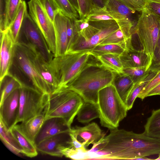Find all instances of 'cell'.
<instances>
[{
  "label": "cell",
  "instance_id": "cell-1",
  "mask_svg": "<svg viewBox=\"0 0 160 160\" xmlns=\"http://www.w3.org/2000/svg\"><path fill=\"white\" fill-rule=\"evenodd\" d=\"M104 138L105 159L136 160L160 153V139L118 128Z\"/></svg>",
  "mask_w": 160,
  "mask_h": 160
},
{
  "label": "cell",
  "instance_id": "cell-2",
  "mask_svg": "<svg viewBox=\"0 0 160 160\" xmlns=\"http://www.w3.org/2000/svg\"><path fill=\"white\" fill-rule=\"evenodd\" d=\"M113 77V72L100 61L89 62L88 59L79 73L64 88L76 92L84 102L97 105L99 91L112 84Z\"/></svg>",
  "mask_w": 160,
  "mask_h": 160
},
{
  "label": "cell",
  "instance_id": "cell-3",
  "mask_svg": "<svg viewBox=\"0 0 160 160\" xmlns=\"http://www.w3.org/2000/svg\"><path fill=\"white\" fill-rule=\"evenodd\" d=\"M8 74L17 79L22 87L33 88L44 94L52 93L48 85L35 68L29 48L23 43H15L13 59Z\"/></svg>",
  "mask_w": 160,
  "mask_h": 160
},
{
  "label": "cell",
  "instance_id": "cell-4",
  "mask_svg": "<svg viewBox=\"0 0 160 160\" xmlns=\"http://www.w3.org/2000/svg\"><path fill=\"white\" fill-rule=\"evenodd\" d=\"M97 105L101 125L110 130L118 128L127 116V107L112 84L99 90Z\"/></svg>",
  "mask_w": 160,
  "mask_h": 160
},
{
  "label": "cell",
  "instance_id": "cell-5",
  "mask_svg": "<svg viewBox=\"0 0 160 160\" xmlns=\"http://www.w3.org/2000/svg\"><path fill=\"white\" fill-rule=\"evenodd\" d=\"M91 55L88 51H73L53 57L49 65L58 83L56 91L65 88L78 75Z\"/></svg>",
  "mask_w": 160,
  "mask_h": 160
},
{
  "label": "cell",
  "instance_id": "cell-6",
  "mask_svg": "<svg viewBox=\"0 0 160 160\" xmlns=\"http://www.w3.org/2000/svg\"><path fill=\"white\" fill-rule=\"evenodd\" d=\"M83 102L82 97L72 90L63 88L56 91L49 95L45 119L53 117L62 118L71 127Z\"/></svg>",
  "mask_w": 160,
  "mask_h": 160
},
{
  "label": "cell",
  "instance_id": "cell-7",
  "mask_svg": "<svg viewBox=\"0 0 160 160\" xmlns=\"http://www.w3.org/2000/svg\"><path fill=\"white\" fill-rule=\"evenodd\" d=\"M160 28V17L144 8L133 29L144 50L152 58Z\"/></svg>",
  "mask_w": 160,
  "mask_h": 160
},
{
  "label": "cell",
  "instance_id": "cell-8",
  "mask_svg": "<svg viewBox=\"0 0 160 160\" xmlns=\"http://www.w3.org/2000/svg\"><path fill=\"white\" fill-rule=\"evenodd\" d=\"M20 90L17 123L27 121L42 112L48 105L50 95L32 88L22 87Z\"/></svg>",
  "mask_w": 160,
  "mask_h": 160
},
{
  "label": "cell",
  "instance_id": "cell-9",
  "mask_svg": "<svg viewBox=\"0 0 160 160\" xmlns=\"http://www.w3.org/2000/svg\"><path fill=\"white\" fill-rule=\"evenodd\" d=\"M17 42L33 47L48 63L54 57L41 32L28 12L23 18Z\"/></svg>",
  "mask_w": 160,
  "mask_h": 160
},
{
  "label": "cell",
  "instance_id": "cell-10",
  "mask_svg": "<svg viewBox=\"0 0 160 160\" xmlns=\"http://www.w3.org/2000/svg\"><path fill=\"white\" fill-rule=\"evenodd\" d=\"M29 14L43 35L51 52L54 55L56 50L55 31L51 21L39 0L28 2Z\"/></svg>",
  "mask_w": 160,
  "mask_h": 160
},
{
  "label": "cell",
  "instance_id": "cell-11",
  "mask_svg": "<svg viewBox=\"0 0 160 160\" xmlns=\"http://www.w3.org/2000/svg\"><path fill=\"white\" fill-rule=\"evenodd\" d=\"M104 7L119 28L129 37L132 38L134 26L131 18L135 12L117 0H108Z\"/></svg>",
  "mask_w": 160,
  "mask_h": 160
},
{
  "label": "cell",
  "instance_id": "cell-12",
  "mask_svg": "<svg viewBox=\"0 0 160 160\" xmlns=\"http://www.w3.org/2000/svg\"><path fill=\"white\" fill-rule=\"evenodd\" d=\"M20 89L13 91L0 104V121L9 130L17 123L19 108Z\"/></svg>",
  "mask_w": 160,
  "mask_h": 160
},
{
  "label": "cell",
  "instance_id": "cell-13",
  "mask_svg": "<svg viewBox=\"0 0 160 160\" xmlns=\"http://www.w3.org/2000/svg\"><path fill=\"white\" fill-rule=\"evenodd\" d=\"M0 81L7 75L11 65L15 42L9 29L0 32Z\"/></svg>",
  "mask_w": 160,
  "mask_h": 160
},
{
  "label": "cell",
  "instance_id": "cell-14",
  "mask_svg": "<svg viewBox=\"0 0 160 160\" xmlns=\"http://www.w3.org/2000/svg\"><path fill=\"white\" fill-rule=\"evenodd\" d=\"M71 127L64 119L58 117L45 119L34 141L36 146L42 141L58 134L68 132Z\"/></svg>",
  "mask_w": 160,
  "mask_h": 160
},
{
  "label": "cell",
  "instance_id": "cell-15",
  "mask_svg": "<svg viewBox=\"0 0 160 160\" xmlns=\"http://www.w3.org/2000/svg\"><path fill=\"white\" fill-rule=\"evenodd\" d=\"M119 28V26L115 20L106 22L102 25L94 35L88 41L74 46L68 52L84 51H90L108 36Z\"/></svg>",
  "mask_w": 160,
  "mask_h": 160
},
{
  "label": "cell",
  "instance_id": "cell-16",
  "mask_svg": "<svg viewBox=\"0 0 160 160\" xmlns=\"http://www.w3.org/2000/svg\"><path fill=\"white\" fill-rule=\"evenodd\" d=\"M119 58L123 68L145 67L149 68L152 60L150 56L144 50L135 49L132 45L126 48L119 55Z\"/></svg>",
  "mask_w": 160,
  "mask_h": 160
},
{
  "label": "cell",
  "instance_id": "cell-17",
  "mask_svg": "<svg viewBox=\"0 0 160 160\" xmlns=\"http://www.w3.org/2000/svg\"><path fill=\"white\" fill-rule=\"evenodd\" d=\"M69 132L72 133L85 147L91 144L93 145L105 136V134L95 122L83 127L76 126L71 128Z\"/></svg>",
  "mask_w": 160,
  "mask_h": 160
},
{
  "label": "cell",
  "instance_id": "cell-18",
  "mask_svg": "<svg viewBox=\"0 0 160 160\" xmlns=\"http://www.w3.org/2000/svg\"><path fill=\"white\" fill-rule=\"evenodd\" d=\"M24 44L29 48L32 59L35 68L48 85L52 93L56 91L58 88V83L50 68L49 63L43 59L33 47L29 45Z\"/></svg>",
  "mask_w": 160,
  "mask_h": 160
},
{
  "label": "cell",
  "instance_id": "cell-19",
  "mask_svg": "<svg viewBox=\"0 0 160 160\" xmlns=\"http://www.w3.org/2000/svg\"><path fill=\"white\" fill-rule=\"evenodd\" d=\"M53 24L56 46L54 57H57L64 55L67 52V17L59 11L55 18Z\"/></svg>",
  "mask_w": 160,
  "mask_h": 160
},
{
  "label": "cell",
  "instance_id": "cell-20",
  "mask_svg": "<svg viewBox=\"0 0 160 160\" xmlns=\"http://www.w3.org/2000/svg\"><path fill=\"white\" fill-rule=\"evenodd\" d=\"M68 132L57 134L42 141L36 146L38 151L42 154L58 157L63 156L58 149L59 146H66L70 140H66V135Z\"/></svg>",
  "mask_w": 160,
  "mask_h": 160
},
{
  "label": "cell",
  "instance_id": "cell-21",
  "mask_svg": "<svg viewBox=\"0 0 160 160\" xmlns=\"http://www.w3.org/2000/svg\"><path fill=\"white\" fill-rule=\"evenodd\" d=\"M48 106V105L40 113L18 124L24 134L34 143L35 138L45 119Z\"/></svg>",
  "mask_w": 160,
  "mask_h": 160
},
{
  "label": "cell",
  "instance_id": "cell-22",
  "mask_svg": "<svg viewBox=\"0 0 160 160\" xmlns=\"http://www.w3.org/2000/svg\"><path fill=\"white\" fill-rule=\"evenodd\" d=\"M113 72L114 77L112 84L114 86L120 98L126 105L128 97L135 83L127 75L123 72Z\"/></svg>",
  "mask_w": 160,
  "mask_h": 160
},
{
  "label": "cell",
  "instance_id": "cell-23",
  "mask_svg": "<svg viewBox=\"0 0 160 160\" xmlns=\"http://www.w3.org/2000/svg\"><path fill=\"white\" fill-rule=\"evenodd\" d=\"M10 130L22 147L23 155L30 158L37 155L38 150L36 146L24 134L18 124L15 125Z\"/></svg>",
  "mask_w": 160,
  "mask_h": 160
},
{
  "label": "cell",
  "instance_id": "cell-24",
  "mask_svg": "<svg viewBox=\"0 0 160 160\" xmlns=\"http://www.w3.org/2000/svg\"><path fill=\"white\" fill-rule=\"evenodd\" d=\"M0 139L5 145L16 155L23 154V149L10 130L8 129L0 122Z\"/></svg>",
  "mask_w": 160,
  "mask_h": 160
},
{
  "label": "cell",
  "instance_id": "cell-25",
  "mask_svg": "<svg viewBox=\"0 0 160 160\" xmlns=\"http://www.w3.org/2000/svg\"><path fill=\"white\" fill-rule=\"evenodd\" d=\"M78 121L82 123H86L99 118L100 114L97 105L84 102L77 114Z\"/></svg>",
  "mask_w": 160,
  "mask_h": 160
},
{
  "label": "cell",
  "instance_id": "cell-26",
  "mask_svg": "<svg viewBox=\"0 0 160 160\" xmlns=\"http://www.w3.org/2000/svg\"><path fill=\"white\" fill-rule=\"evenodd\" d=\"M144 128L147 135L160 139V108L152 111Z\"/></svg>",
  "mask_w": 160,
  "mask_h": 160
},
{
  "label": "cell",
  "instance_id": "cell-27",
  "mask_svg": "<svg viewBox=\"0 0 160 160\" xmlns=\"http://www.w3.org/2000/svg\"><path fill=\"white\" fill-rule=\"evenodd\" d=\"M27 12L26 2L25 1L22 0L16 16L8 28L15 43L17 41L23 18Z\"/></svg>",
  "mask_w": 160,
  "mask_h": 160
},
{
  "label": "cell",
  "instance_id": "cell-28",
  "mask_svg": "<svg viewBox=\"0 0 160 160\" xmlns=\"http://www.w3.org/2000/svg\"><path fill=\"white\" fill-rule=\"evenodd\" d=\"M0 82V104L12 92L22 87L17 79L9 74L5 76Z\"/></svg>",
  "mask_w": 160,
  "mask_h": 160
},
{
  "label": "cell",
  "instance_id": "cell-29",
  "mask_svg": "<svg viewBox=\"0 0 160 160\" xmlns=\"http://www.w3.org/2000/svg\"><path fill=\"white\" fill-rule=\"evenodd\" d=\"M157 73L150 72L149 74L147 77L135 83L127 100L126 105L128 110L132 108L134 101L139 94Z\"/></svg>",
  "mask_w": 160,
  "mask_h": 160
},
{
  "label": "cell",
  "instance_id": "cell-30",
  "mask_svg": "<svg viewBox=\"0 0 160 160\" xmlns=\"http://www.w3.org/2000/svg\"><path fill=\"white\" fill-rule=\"evenodd\" d=\"M89 22H100L114 20L103 7L98 6L93 3L85 18Z\"/></svg>",
  "mask_w": 160,
  "mask_h": 160
},
{
  "label": "cell",
  "instance_id": "cell-31",
  "mask_svg": "<svg viewBox=\"0 0 160 160\" xmlns=\"http://www.w3.org/2000/svg\"><path fill=\"white\" fill-rule=\"evenodd\" d=\"M96 58L102 64L113 71L122 72L123 67L119 55L108 54L98 56Z\"/></svg>",
  "mask_w": 160,
  "mask_h": 160
},
{
  "label": "cell",
  "instance_id": "cell-32",
  "mask_svg": "<svg viewBox=\"0 0 160 160\" xmlns=\"http://www.w3.org/2000/svg\"><path fill=\"white\" fill-rule=\"evenodd\" d=\"M132 38L129 37L120 28L111 34L99 44H116L125 47L132 43Z\"/></svg>",
  "mask_w": 160,
  "mask_h": 160
},
{
  "label": "cell",
  "instance_id": "cell-33",
  "mask_svg": "<svg viewBox=\"0 0 160 160\" xmlns=\"http://www.w3.org/2000/svg\"><path fill=\"white\" fill-rule=\"evenodd\" d=\"M124 46L116 44H98L94 47L90 52L92 54L96 57L108 54H114L120 55L124 50Z\"/></svg>",
  "mask_w": 160,
  "mask_h": 160
},
{
  "label": "cell",
  "instance_id": "cell-34",
  "mask_svg": "<svg viewBox=\"0 0 160 160\" xmlns=\"http://www.w3.org/2000/svg\"><path fill=\"white\" fill-rule=\"evenodd\" d=\"M58 149L63 156L73 160L87 159L88 155L86 148L75 149L69 146H59Z\"/></svg>",
  "mask_w": 160,
  "mask_h": 160
},
{
  "label": "cell",
  "instance_id": "cell-35",
  "mask_svg": "<svg viewBox=\"0 0 160 160\" xmlns=\"http://www.w3.org/2000/svg\"><path fill=\"white\" fill-rule=\"evenodd\" d=\"M59 11L66 17L75 20L79 19L78 13L69 0H53Z\"/></svg>",
  "mask_w": 160,
  "mask_h": 160
},
{
  "label": "cell",
  "instance_id": "cell-36",
  "mask_svg": "<svg viewBox=\"0 0 160 160\" xmlns=\"http://www.w3.org/2000/svg\"><path fill=\"white\" fill-rule=\"evenodd\" d=\"M147 67L123 68V73L128 76L134 83L144 79L149 74L150 72Z\"/></svg>",
  "mask_w": 160,
  "mask_h": 160
},
{
  "label": "cell",
  "instance_id": "cell-37",
  "mask_svg": "<svg viewBox=\"0 0 160 160\" xmlns=\"http://www.w3.org/2000/svg\"><path fill=\"white\" fill-rule=\"evenodd\" d=\"M22 0H8L7 5L5 30L9 28L14 21Z\"/></svg>",
  "mask_w": 160,
  "mask_h": 160
},
{
  "label": "cell",
  "instance_id": "cell-38",
  "mask_svg": "<svg viewBox=\"0 0 160 160\" xmlns=\"http://www.w3.org/2000/svg\"><path fill=\"white\" fill-rule=\"evenodd\" d=\"M149 72H158L160 71V28L158 37L148 69Z\"/></svg>",
  "mask_w": 160,
  "mask_h": 160
},
{
  "label": "cell",
  "instance_id": "cell-39",
  "mask_svg": "<svg viewBox=\"0 0 160 160\" xmlns=\"http://www.w3.org/2000/svg\"><path fill=\"white\" fill-rule=\"evenodd\" d=\"M67 34L68 43L67 52L73 45L78 36L75 27L73 20L68 17H67Z\"/></svg>",
  "mask_w": 160,
  "mask_h": 160
},
{
  "label": "cell",
  "instance_id": "cell-40",
  "mask_svg": "<svg viewBox=\"0 0 160 160\" xmlns=\"http://www.w3.org/2000/svg\"><path fill=\"white\" fill-rule=\"evenodd\" d=\"M46 13L53 22L55 18L60 11L53 0H39Z\"/></svg>",
  "mask_w": 160,
  "mask_h": 160
},
{
  "label": "cell",
  "instance_id": "cell-41",
  "mask_svg": "<svg viewBox=\"0 0 160 160\" xmlns=\"http://www.w3.org/2000/svg\"><path fill=\"white\" fill-rule=\"evenodd\" d=\"M160 83V71L157 73L154 77L142 89L138 96V98L143 100L148 93L153 88Z\"/></svg>",
  "mask_w": 160,
  "mask_h": 160
},
{
  "label": "cell",
  "instance_id": "cell-42",
  "mask_svg": "<svg viewBox=\"0 0 160 160\" xmlns=\"http://www.w3.org/2000/svg\"><path fill=\"white\" fill-rule=\"evenodd\" d=\"M132 10L142 12L145 8L146 0H117Z\"/></svg>",
  "mask_w": 160,
  "mask_h": 160
},
{
  "label": "cell",
  "instance_id": "cell-43",
  "mask_svg": "<svg viewBox=\"0 0 160 160\" xmlns=\"http://www.w3.org/2000/svg\"><path fill=\"white\" fill-rule=\"evenodd\" d=\"M79 19L85 18L89 12L92 3V0H77Z\"/></svg>",
  "mask_w": 160,
  "mask_h": 160
},
{
  "label": "cell",
  "instance_id": "cell-44",
  "mask_svg": "<svg viewBox=\"0 0 160 160\" xmlns=\"http://www.w3.org/2000/svg\"><path fill=\"white\" fill-rule=\"evenodd\" d=\"M8 0H0V31L5 30L7 9Z\"/></svg>",
  "mask_w": 160,
  "mask_h": 160
},
{
  "label": "cell",
  "instance_id": "cell-45",
  "mask_svg": "<svg viewBox=\"0 0 160 160\" xmlns=\"http://www.w3.org/2000/svg\"><path fill=\"white\" fill-rule=\"evenodd\" d=\"M104 137V136L102 137L98 141L93 144L90 149L88 150V159L89 154L97 152L103 149L106 144V141Z\"/></svg>",
  "mask_w": 160,
  "mask_h": 160
},
{
  "label": "cell",
  "instance_id": "cell-46",
  "mask_svg": "<svg viewBox=\"0 0 160 160\" xmlns=\"http://www.w3.org/2000/svg\"><path fill=\"white\" fill-rule=\"evenodd\" d=\"M145 8L160 17V3L146 0Z\"/></svg>",
  "mask_w": 160,
  "mask_h": 160
},
{
  "label": "cell",
  "instance_id": "cell-47",
  "mask_svg": "<svg viewBox=\"0 0 160 160\" xmlns=\"http://www.w3.org/2000/svg\"><path fill=\"white\" fill-rule=\"evenodd\" d=\"M68 134L70 137V140L68 143V146L75 149L86 148V147L78 140L72 133L69 132Z\"/></svg>",
  "mask_w": 160,
  "mask_h": 160
},
{
  "label": "cell",
  "instance_id": "cell-48",
  "mask_svg": "<svg viewBox=\"0 0 160 160\" xmlns=\"http://www.w3.org/2000/svg\"><path fill=\"white\" fill-rule=\"evenodd\" d=\"M156 95H160V83L151 90L146 97Z\"/></svg>",
  "mask_w": 160,
  "mask_h": 160
},
{
  "label": "cell",
  "instance_id": "cell-49",
  "mask_svg": "<svg viewBox=\"0 0 160 160\" xmlns=\"http://www.w3.org/2000/svg\"><path fill=\"white\" fill-rule=\"evenodd\" d=\"M108 0H92V3L100 7H103Z\"/></svg>",
  "mask_w": 160,
  "mask_h": 160
},
{
  "label": "cell",
  "instance_id": "cell-50",
  "mask_svg": "<svg viewBox=\"0 0 160 160\" xmlns=\"http://www.w3.org/2000/svg\"><path fill=\"white\" fill-rule=\"evenodd\" d=\"M78 11V5L77 0H69Z\"/></svg>",
  "mask_w": 160,
  "mask_h": 160
},
{
  "label": "cell",
  "instance_id": "cell-51",
  "mask_svg": "<svg viewBox=\"0 0 160 160\" xmlns=\"http://www.w3.org/2000/svg\"><path fill=\"white\" fill-rule=\"evenodd\" d=\"M149 1L160 3V0H148Z\"/></svg>",
  "mask_w": 160,
  "mask_h": 160
},
{
  "label": "cell",
  "instance_id": "cell-52",
  "mask_svg": "<svg viewBox=\"0 0 160 160\" xmlns=\"http://www.w3.org/2000/svg\"><path fill=\"white\" fill-rule=\"evenodd\" d=\"M155 160H160V153L159 154L158 157Z\"/></svg>",
  "mask_w": 160,
  "mask_h": 160
}]
</instances>
